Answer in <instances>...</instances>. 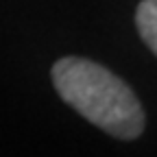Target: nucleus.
Listing matches in <instances>:
<instances>
[{"instance_id":"f257e3e1","label":"nucleus","mask_w":157,"mask_h":157,"mask_svg":"<svg viewBox=\"0 0 157 157\" xmlns=\"http://www.w3.org/2000/svg\"><path fill=\"white\" fill-rule=\"evenodd\" d=\"M57 94L105 133L135 140L144 131V109L131 87L107 68L81 57H63L52 66Z\"/></svg>"},{"instance_id":"f03ea898","label":"nucleus","mask_w":157,"mask_h":157,"mask_svg":"<svg viewBox=\"0 0 157 157\" xmlns=\"http://www.w3.org/2000/svg\"><path fill=\"white\" fill-rule=\"evenodd\" d=\"M135 24L144 44L157 55V0H142L135 11Z\"/></svg>"}]
</instances>
